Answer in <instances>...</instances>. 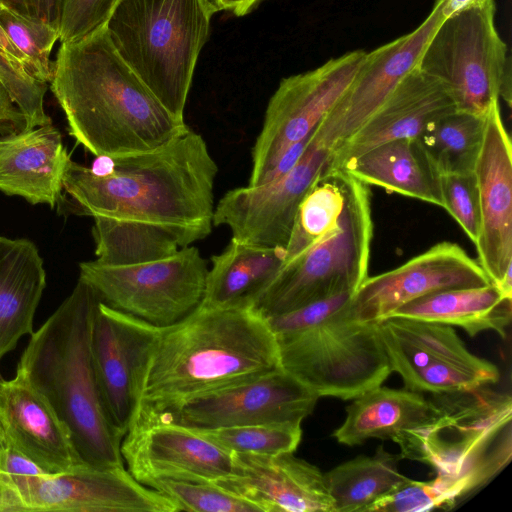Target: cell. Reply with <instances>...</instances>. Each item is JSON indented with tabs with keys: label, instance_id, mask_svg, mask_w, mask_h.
I'll return each instance as SVG.
<instances>
[{
	"label": "cell",
	"instance_id": "1",
	"mask_svg": "<svg viewBox=\"0 0 512 512\" xmlns=\"http://www.w3.org/2000/svg\"><path fill=\"white\" fill-rule=\"evenodd\" d=\"M95 164L70 159L63 189L94 218L97 262L163 259L211 233L218 167L190 128L157 149L97 157Z\"/></svg>",
	"mask_w": 512,
	"mask_h": 512
},
{
	"label": "cell",
	"instance_id": "2",
	"mask_svg": "<svg viewBox=\"0 0 512 512\" xmlns=\"http://www.w3.org/2000/svg\"><path fill=\"white\" fill-rule=\"evenodd\" d=\"M132 317L134 410L127 432L190 400L281 369L274 334L253 306L200 304L166 326Z\"/></svg>",
	"mask_w": 512,
	"mask_h": 512
},
{
	"label": "cell",
	"instance_id": "3",
	"mask_svg": "<svg viewBox=\"0 0 512 512\" xmlns=\"http://www.w3.org/2000/svg\"><path fill=\"white\" fill-rule=\"evenodd\" d=\"M50 88L70 135L96 157L151 151L189 129L120 57L105 27L61 43Z\"/></svg>",
	"mask_w": 512,
	"mask_h": 512
},
{
	"label": "cell",
	"instance_id": "4",
	"mask_svg": "<svg viewBox=\"0 0 512 512\" xmlns=\"http://www.w3.org/2000/svg\"><path fill=\"white\" fill-rule=\"evenodd\" d=\"M79 279L71 294L34 331L17 372L48 402L67 428L81 462L92 468L124 466V434L104 408L91 353V333L100 301Z\"/></svg>",
	"mask_w": 512,
	"mask_h": 512
},
{
	"label": "cell",
	"instance_id": "5",
	"mask_svg": "<svg viewBox=\"0 0 512 512\" xmlns=\"http://www.w3.org/2000/svg\"><path fill=\"white\" fill-rule=\"evenodd\" d=\"M354 292L267 318L280 367L320 397L354 399L392 372L376 322L349 315Z\"/></svg>",
	"mask_w": 512,
	"mask_h": 512
},
{
	"label": "cell",
	"instance_id": "6",
	"mask_svg": "<svg viewBox=\"0 0 512 512\" xmlns=\"http://www.w3.org/2000/svg\"><path fill=\"white\" fill-rule=\"evenodd\" d=\"M437 414L397 435L406 458L431 466L455 506L493 479L512 457V399L487 386L432 394Z\"/></svg>",
	"mask_w": 512,
	"mask_h": 512
},
{
	"label": "cell",
	"instance_id": "7",
	"mask_svg": "<svg viewBox=\"0 0 512 512\" xmlns=\"http://www.w3.org/2000/svg\"><path fill=\"white\" fill-rule=\"evenodd\" d=\"M214 13L207 0H119L104 26L120 57L179 119Z\"/></svg>",
	"mask_w": 512,
	"mask_h": 512
},
{
	"label": "cell",
	"instance_id": "8",
	"mask_svg": "<svg viewBox=\"0 0 512 512\" xmlns=\"http://www.w3.org/2000/svg\"><path fill=\"white\" fill-rule=\"evenodd\" d=\"M372 236L370 189L352 177L338 225L286 261L253 307L267 319L336 294L355 292L368 277Z\"/></svg>",
	"mask_w": 512,
	"mask_h": 512
},
{
	"label": "cell",
	"instance_id": "9",
	"mask_svg": "<svg viewBox=\"0 0 512 512\" xmlns=\"http://www.w3.org/2000/svg\"><path fill=\"white\" fill-rule=\"evenodd\" d=\"M495 13V0H487L443 19L417 62V69L446 87L456 111L486 116L511 71Z\"/></svg>",
	"mask_w": 512,
	"mask_h": 512
},
{
	"label": "cell",
	"instance_id": "10",
	"mask_svg": "<svg viewBox=\"0 0 512 512\" xmlns=\"http://www.w3.org/2000/svg\"><path fill=\"white\" fill-rule=\"evenodd\" d=\"M207 274V261L190 245L169 257L138 264L82 262L79 279L108 306L152 325L166 326L200 306Z\"/></svg>",
	"mask_w": 512,
	"mask_h": 512
},
{
	"label": "cell",
	"instance_id": "11",
	"mask_svg": "<svg viewBox=\"0 0 512 512\" xmlns=\"http://www.w3.org/2000/svg\"><path fill=\"white\" fill-rule=\"evenodd\" d=\"M376 324L390 369L406 389L443 394L470 389L477 377L500 379L498 367L472 354L449 325L395 316Z\"/></svg>",
	"mask_w": 512,
	"mask_h": 512
},
{
	"label": "cell",
	"instance_id": "12",
	"mask_svg": "<svg viewBox=\"0 0 512 512\" xmlns=\"http://www.w3.org/2000/svg\"><path fill=\"white\" fill-rule=\"evenodd\" d=\"M366 51L353 50L316 69L283 78L271 96L252 150L248 185L257 186L274 161L291 145L311 135L344 93Z\"/></svg>",
	"mask_w": 512,
	"mask_h": 512
},
{
	"label": "cell",
	"instance_id": "13",
	"mask_svg": "<svg viewBox=\"0 0 512 512\" xmlns=\"http://www.w3.org/2000/svg\"><path fill=\"white\" fill-rule=\"evenodd\" d=\"M333 163V149L314 132L298 163L282 177L229 190L214 209L213 226H227L241 243L286 248L298 207L316 178Z\"/></svg>",
	"mask_w": 512,
	"mask_h": 512
},
{
	"label": "cell",
	"instance_id": "14",
	"mask_svg": "<svg viewBox=\"0 0 512 512\" xmlns=\"http://www.w3.org/2000/svg\"><path fill=\"white\" fill-rule=\"evenodd\" d=\"M443 0L413 31L370 52L350 84L317 127L333 150L355 133L384 103L397 84L416 67L430 37L443 21Z\"/></svg>",
	"mask_w": 512,
	"mask_h": 512
},
{
	"label": "cell",
	"instance_id": "15",
	"mask_svg": "<svg viewBox=\"0 0 512 512\" xmlns=\"http://www.w3.org/2000/svg\"><path fill=\"white\" fill-rule=\"evenodd\" d=\"M490 283L478 261L458 244L443 241L397 268L367 277L352 295L349 315L361 322H379L422 296Z\"/></svg>",
	"mask_w": 512,
	"mask_h": 512
},
{
	"label": "cell",
	"instance_id": "16",
	"mask_svg": "<svg viewBox=\"0 0 512 512\" xmlns=\"http://www.w3.org/2000/svg\"><path fill=\"white\" fill-rule=\"evenodd\" d=\"M318 399L316 393L278 369L190 400L160 421L195 429L266 423L301 424L312 413Z\"/></svg>",
	"mask_w": 512,
	"mask_h": 512
},
{
	"label": "cell",
	"instance_id": "17",
	"mask_svg": "<svg viewBox=\"0 0 512 512\" xmlns=\"http://www.w3.org/2000/svg\"><path fill=\"white\" fill-rule=\"evenodd\" d=\"M23 512H178L160 492L138 482L124 466L31 476L18 489Z\"/></svg>",
	"mask_w": 512,
	"mask_h": 512
},
{
	"label": "cell",
	"instance_id": "18",
	"mask_svg": "<svg viewBox=\"0 0 512 512\" xmlns=\"http://www.w3.org/2000/svg\"><path fill=\"white\" fill-rule=\"evenodd\" d=\"M474 174L481 215L477 261L491 283L512 296V145L499 101L486 115Z\"/></svg>",
	"mask_w": 512,
	"mask_h": 512
},
{
	"label": "cell",
	"instance_id": "19",
	"mask_svg": "<svg viewBox=\"0 0 512 512\" xmlns=\"http://www.w3.org/2000/svg\"><path fill=\"white\" fill-rule=\"evenodd\" d=\"M129 473L141 484L157 479L214 483L232 471V454L193 428L159 421L129 430L121 443Z\"/></svg>",
	"mask_w": 512,
	"mask_h": 512
},
{
	"label": "cell",
	"instance_id": "20",
	"mask_svg": "<svg viewBox=\"0 0 512 512\" xmlns=\"http://www.w3.org/2000/svg\"><path fill=\"white\" fill-rule=\"evenodd\" d=\"M232 454V471L214 482L261 512H333L324 474L293 453Z\"/></svg>",
	"mask_w": 512,
	"mask_h": 512
},
{
	"label": "cell",
	"instance_id": "21",
	"mask_svg": "<svg viewBox=\"0 0 512 512\" xmlns=\"http://www.w3.org/2000/svg\"><path fill=\"white\" fill-rule=\"evenodd\" d=\"M0 424L7 443L46 474L66 473L85 466L65 425L17 371L10 380L0 379Z\"/></svg>",
	"mask_w": 512,
	"mask_h": 512
},
{
	"label": "cell",
	"instance_id": "22",
	"mask_svg": "<svg viewBox=\"0 0 512 512\" xmlns=\"http://www.w3.org/2000/svg\"><path fill=\"white\" fill-rule=\"evenodd\" d=\"M454 110L446 87L415 67L375 113L333 150L332 166L388 141L418 138L430 122Z\"/></svg>",
	"mask_w": 512,
	"mask_h": 512
},
{
	"label": "cell",
	"instance_id": "23",
	"mask_svg": "<svg viewBox=\"0 0 512 512\" xmlns=\"http://www.w3.org/2000/svg\"><path fill=\"white\" fill-rule=\"evenodd\" d=\"M70 159L52 123L8 133L0 138V191L54 208Z\"/></svg>",
	"mask_w": 512,
	"mask_h": 512
},
{
	"label": "cell",
	"instance_id": "24",
	"mask_svg": "<svg viewBox=\"0 0 512 512\" xmlns=\"http://www.w3.org/2000/svg\"><path fill=\"white\" fill-rule=\"evenodd\" d=\"M91 353L104 408L112 424L126 435L134 410L133 317L100 300L92 326Z\"/></svg>",
	"mask_w": 512,
	"mask_h": 512
},
{
	"label": "cell",
	"instance_id": "25",
	"mask_svg": "<svg viewBox=\"0 0 512 512\" xmlns=\"http://www.w3.org/2000/svg\"><path fill=\"white\" fill-rule=\"evenodd\" d=\"M46 286L43 260L25 238L0 235V362L24 335H31Z\"/></svg>",
	"mask_w": 512,
	"mask_h": 512
},
{
	"label": "cell",
	"instance_id": "26",
	"mask_svg": "<svg viewBox=\"0 0 512 512\" xmlns=\"http://www.w3.org/2000/svg\"><path fill=\"white\" fill-rule=\"evenodd\" d=\"M337 167L366 185L443 208L441 175L417 138L385 142Z\"/></svg>",
	"mask_w": 512,
	"mask_h": 512
},
{
	"label": "cell",
	"instance_id": "27",
	"mask_svg": "<svg viewBox=\"0 0 512 512\" xmlns=\"http://www.w3.org/2000/svg\"><path fill=\"white\" fill-rule=\"evenodd\" d=\"M437 414L432 397L409 389L376 386L360 394L346 408V418L333 432L341 444L360 445L371 438L393 440Z\"/></svg>",
	"mask_w": 512,
	"mask_h": 512
},
{
	"label": "cell",
	"instance_id": "28",
	"mask_svg": "<svg viewBox=\"0 0 512 512\" xmlns=\"http://www.w3.org/2000/svg\"><path fill=\"white\" fill-rule=\"evenodd\" d=\"M391 316L457 326L470 337L494 331L505 338L512 316V296L492 283L453 288L408 302Z\"/></svg>",
	"mask_w": 512,
	"mask_h": 512
},
{
	"label": "cell",
	"instance_id": "29",
	"mask_svg": "<svg viewBox=\"0 0 512 512\" xmlns=\"http://www.w3.org/2000/svg\"><path fill=\"white\" fill-rule=\"evenodd\" d=\"M285 248L263 247L231 239L212 257L202 305L209 307L253 306L283 266Z\"/></svg>",
	"mask_w": 512,
	"mask_h": 512
},
{
	"label": "cell",
	"instance_id": "30",
	"mask_svg": "<svg viewBox=\"0 0 512 512\" xmlns=\"http://www.w3.org/2000/svg\"><path fill=\"white\" fill-rule=\"evenodd\" d=\"M400 455L379 446L372 456L359 455L324 474L333 512H365L409 478L399 470Z\"/></svg>",
	"mask_w": 512,
	"mask_h": 512
},
{
	"label": "cell",
	"instance_id": "31",
	"mask_svg": "<svg viewBox=\"0 0 512 512\" xmlns=\"http://www.w3.org/2000/svg\"><path fill=\"white\" fill-rule=\"evenodd\" d=\"M351 182V175L332 165L316 178L298 207L285 248V262L304 252L338 225Z\"/></svg>",
	"mask_w": 512,
	"mask_h": 512
},
{
	"label": "cell",
	"instance_id": "32",
	"mask_svg": "<svg viewBox=\"0 0 512 512\" xmlns=\"http://www.w3.org/2000/svg\"><path fill=\"white\" fill-rule=\"evenodd\" d=\"M486 116L451 111L430 122L417 140L440 175L471 173L481 150Z\"/></svg>",
	"mask_w": 512,
	"mask_h": 512
},
{
	"label": "cell",
	"instance_id": "33",
	"mask_svg": "<svg viewBox=\"0 0 512 512\" xmlns=\"http://www.w3.org/2000/svg\"><path fill=\"white\" fill-rule=\"evenodd\" d=\"M229 453L275 456L294 453L301 437V424L266 423L195 429Z\"/></svg>",
	"mask_w": 512,
	"mask_h": 512
},
{
	"label": "cell",
	"instance_id": "34",
	"mask_svg": "<svg viewBox=\"0 0 512 512\" xmlns=\"http://www.w3.org/2000/svg\"><path fill=\"white\" fill-rule=\"evenodd\" d=\"M0 25L13 45L25 56L29 73L39 82H50L53 74L50 56L54 44L59 40L58 28L1 2Z\"/></svg>",
	"mask_w": 512,
	"mask_h": 512
},
{
	"label": "cell",
	"instance_id": "35",
	"mask_svg": "<svg viewBox=\"0 0 512 512\" xmlns=\"http://www.w3.org/2000/svg\"><path fill=\"white\" fill-rule=\"evenodd\" d=\"M147 487L172 500L179 511L260 512L254 504L215 483L157 479Z\"/></svg>",
	"mask_w": 512,
	"mask_h": 512
},
{
	"label": "cell",
	"instance_id": "36",
	"mask_svg": "<svg viewBox=\"0 0 512 512\" xmlns=\"http://www.w3.org/2000/svg\"><path fill=\"white\" fill-rule=\"evenodd\" d=\"M0 85L24 116L25 129L52 123L44 110L47 84L36 80L23 66L14 63L1 53Z\"/></svg>",
	"mask_w": 512,
	"mask_h": 512
},
{
	"label": "cell",
	"instance_id": "37",
	"mask_svg": "<svg viewBox=\"0 0 512 512\" xmlns=\"http://www.w3.org/2000/svg\"><path fill=\"white\" fill-rule=\"evenodd\" d=\"M441 193L443 208L475 245L480 233L481 215L474 171L441 175Z\"/></svg>",
	"mask_w": 512,
	"mask_h": 512
},
{
	"label": "cell",
	"instance_id": "38",
	"mask_svg": "<svg viewBox=\"0 0 512 512\" xmlns=\"http://www.w3.org/2000/svg\"><path fill=\"white\" fill-rule=\"evenodd\" d=\"M119 0H61L60 43L81 40L103 28Z\"/></svg>",
	"mask_w": 512,
	"mask_h": 512
},
{
	"label": "cell",
	"instance_id": "39",
	"mask_svg": "<svg viewBox=\"0 0 512 512\" xmlns=\"http://www.w3.org/2000/svg\"><path fill=\"white\" fill-rule=\"evenodd\" d=\"M437 508L449 509L446 497L435 479H408L369 505L365 512H424Z\"/></svg>",
	"mask_w": 512,
	"mask_h": 512
},
{
	"label": "cell",
	"instance_id": "40",
	"mask_svg": "<svg viewBox=\"0 0 512 512\" xmlns=\"http://www.w3.org/2000/svg\"><path fill=\"white\" fill-rule=\"evenodd\" d=\"M0 2L24 15L43 20L59 30L61 0H0Z\"/></svg>",
	"mask_w": 512,
	"mask_h": 512
},
{
	"label": "cell",
	"instance_id": "41",
	"mask_svg": "<svg viewBox=\"0 0 512 512\" xmlns=\"http://www.w3.org/2000/svg\"><path fill=\"white\" fill-rule=\"evenodd\" d=\"M25 128V119L11 100L7 91L0 85V131L18 132Z\"/></svg>",
	"mask_w": 512,
	"mask_h": 512
},
{
	"label": "cell",
	"instance_id": "42",
	"mask_svg": "<svg viewBox=\"0 0 512 512\" xmlns=\"http://www.w3.org/2000/svg\"><path fill=\"white\" fill-rule=\"evenodd\" d=\"M215 12L228 11L244 16L253 11L264 0H207Z\"/></svg>",
	"mask_w": 512,
	"mask_h": 512
},
{
	"label": "cell",
	"instance_id": "43",
	"mask_svg": "<svg viewBox=\"0 0 512 512\" xmlns=\"http://www.w3.org/2000/svg\"><path fill=\"white\" fill-rule=\"evenodd\" d=\"M23 512L21 500L8 479L0 473V512Z\"/></svg>",
	"mask_w": 512,
	"mask_h": 512
},
{
	"label": "cell",
	"instance_id": "44",
	"mask_svg": "<svg viewBox=\"0 0 512 512\" xmlns=\"http://www.w3.org/2000/svg\"><path fill=\"white\" fill-rule=\"evenodd\" d=\"M0 53L9 60L23 66L28 72V62L25 56L13 45L8 35L0 25Z\"/></svg>",
	"mask_w": 512,
	"mask_h": 512
},
{
	"label": "cell",
	"instance_id": "45",
	"mask_svg": "<svg viewBox=\"0 0 512 512\" xmlns=\"http://www.w3.org/2000/svg\"><path fill=\"white\" fill-rule=\"evenodd\" d=\"M487 0H443L444 19L471 7L482 5Z\"/></svg>",
	"mask_w": 512,
	"mask_h": 512
},
{
	"label": "cell",
	"instance_id": "46",
	"mask_svg": "<svg viewBox=\"0 0 512 512\" xmlns=\"http://www.w3.org/2000/svg\"><path fill=\"white\" fill-rule=\"evenodd\" d=\"M7 445H8V443H7L6 436L4 434L2 426L0 424V473H2V466H3L4 455H5Z\"/></svg>",
	"mask_w": 512,
	"mask_h": 512
}]
</instances>
